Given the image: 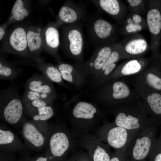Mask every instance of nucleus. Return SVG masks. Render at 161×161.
Returning a JSON list of instances; mask_svg holds the SVG:
<instances>
[{
	"mask_svg": "<svg viewBox=\"0 0 161 161\" xmlns=\"http://www.w3.org/2000/svg\"><path fill=\"white\" fill-rule=\"evenodd\" d=\"M110 161H129L126 153L120 150H115L112 153Z\"/></svg>",
	"mask_w": 161,
	"mask_h": 161,
	"instance_id": "2f4dec72",
	"label": "nucleus"
},
{
	"mask_svg": "<svg viewBox=\"0 0 161 161\" xmlns=\"http://www.w3.org/2000/svg\"><path fill=\"white\" fill-rule=\"evenodd\" d=\"M30 102V104L33 107L36 109L48 106V103L47 101L41 99L35 100Z\"/></svg>",
	"mask_w": 161,
	"mask_h": 161,
	"instance_id": "c9c22d12",
	"label": "nucleus"
},
{
	"mask_svg": "<svg viewBox=\"0 0 161 161\" xmlns=\"http://www.w3.org/2000/svg\"><path fill=\"white\" fill-rule=\"evenodd\" d=\"M152 61L151 56L127 60L117 65L104 81L114 78L131 76L138 74L147 67Z\"/></svg>",
	"mask_w": 161,
	"mask_h": 161,
	"instance_id": "a211bd4d",
	"label": "nucleus"
},
{
	"mask_svg": "<svg viewBox=\"0 0 161 161\" xmlns=\"http://www.w3.org/2000/svg\"><path fill=\"white\" fill-rule=\"evenodd\" d=\"M125 77L132 88L161 92V63L159 62L152 60L141 72Z\"/></svg>",
	"mask_w": 161,
	"mask_h": 161,
	"instance_id": "9d476101",
	"label": "nucleus"
},
{
	"mask_svg": "<svg viewBox=\"0 0 161 161\" xmlns=\"http://www.w3.org/2000/svg\"><path fill=\"white\" fill-rule=\"evenodd\" d=\"M5 46L9 51L16 54H28L27 30L21 27L15 28L10 33Z\"/></svg>",
	"mask_w": 161,
	"mask_h": 161,
	"instance_id": "412c9836",
	"label": "nucleus"
},
{
	"mask_svg": "<svg viewBox=\"0 0 161 161\" xmlns=\"http://www.w3.org/2000/svg\"><path fill=\"white\" fill-rule=\"evenodd\" d=\"M89 1L97 8V11L103 13L121 26L128 13L126 4L121 0H91Z\"/></svg>",
	"mask_w": 161,
	"mask_h": 161,
	"instance_id": "f3484780",
	"label": "nucleus"
},
{
	"mask_svg": "<svg viewBox=\"0 0 161 161\" xmlns=\"http://www.w3.org/2000/svg\"><path fill=\"white\" fill-rule=\"evenodd\" d=\"M78 97H73L67 105L68 128L75 138L95 132L107 120L105 111L97 104L78 100Z\"/></svg>",
	"mask_w": 161,
	"mask_h": 161,
	"instance_id": "f257e3e1",
	"label": "nucleus"
},
{
	"mask_svg": "<svg viewBox=\"0 0 161 161\" xmlns=\"http://www.w3.org/2000/svg\"><path fill=\"white\" fill-rule=\"evenodd\" d=\"M112 114L117 125L137 134L153 121L154 118L145 112L139 97L114 105L104 109Z\"/></svg>",
	"mask_w": 161,
	"mask_h": 161,
	"instance_id": "7ed1b4c3",
	"label": "nucleus"
},
{
	"mask_svg": "<svg viewBox=\"0 0 161 161\" xmlns=\"http://www.w3.org/2000/svg\"><path fill=\"white\" fill-rule=\"evenodd\" d=\"M18 138L12 131L1 127L0 129V145L2 151L7 153L10 148L9 153H11V148L15 146L18 143Z\"/></svg>",
	"mask_w": 161,
	"mask_h": 161,
	"instance_id": "393cba45",
	"label": "nucleus"
},
{
	"mask_svg": "<svg viewBox=\"0 0 161 161\" xmlns=\"http://www.w3.org/2000/svg\"><path fill=\"white\" fill-rule=\"evenodd\" d=\"M36 109L37 114L32 117L34 121H45L52 117L54 114V109L49 105Z\"/></svg>",
	"mask_w": 161,
	"mask_h": 161,
	"instance_id": "c85d7f7f",
	"label": "nucleus"
},
{
	"mask_svg": "<svg viewBox=\"0 0 161 161\" xmlns=\"http://www.w3.org/2000/svg\"><path fill=\"white\" fill-rule=\"evenodd\" d=\"M83 20L61 26V40L60 44L62 50L68 58L80 66L85 62L83 56Z\"/></svg>",
	"mask_w": 161,
	"mask_h": 161,
	"instance_id": "423d86ee",
	"label": "nucleus"
},
{
	"mask_svg": "<svg viewBox=\"0 0 161 161\" xmlns=\"http://www.w3.org/2000/svg\"><path fill=\"white\" fill-rule=\"evenodd\" d=\"M88 14L84 2L80 1L76 3L72 0H67L59 10L56 23L59 27L76 23L83 20Z\"/></svg>",
	"mask_w": 161,
	"mask_h": 161,
	"instance_id": "2eb2a0df",
	"label": "nucleus"
},
{
	"mask_svg": "<svg viewBox=\"0 0 161 161\" xmlns=\"http://www.w3.org/2000/svg\"><path fill=\"white\" fill-rule=\"evenodd\" d=\"M78 145L84 149L92 161H110L112 157L110 147L96 136L88 133L76 138Z\"/></svg>",
	"mask_w": 161,
	"mask_h": 161,
	"instance_id": "f8f14e48",
	"label": "nucleus"
},
{
	"mask_svg": "<svg viewBox=\"0 0 161 161\" xmlns=\"http://www.w3.org/2000/svg\"><path fill=\"white\" fill-rule=\"evenodd\" d=\"M150 34V48L153 61L161 62L159 48L161 38V1L148 0L145 16Z\"/></svg>",
	"mask_w": 161,
	"mask_h": 161,
	"instance_id": "1a4fd4ad",
	"label": "nucleus"
},
{
	"mask_svg": "<svg viewBox=\"0 0 161 161\" xmlns=\"http://www.w3.org/2000/svg\"><path fill=\"white\" fill-rule=\"evenodd\" d=\"M23 110L21 101L17 98L13 99L4 107L2 112L4 119L9 124H16L21 120L23 115Z\"/></svg>",
	"mask_w": 161,
	"mask_h": 161,
	"instance_id": "b1692460",
	"label": "nucleus"
},
{
	"mask_svg": "<svg viewBox=\"0 0 161 161\" xmlns=\"http://www.w3.org/2000/svg\"><path fill=\"white\" fill-rule=\"evenodd\" d=\"M128 13L146 16L148 10V0H126Z\"/></svg>",
	"mask_w": 161,
	"mask_h": 161,
	"instance_id": "a878e982",
	"label": "nucleus"
},
{
	"mask_svg": "<svg viewBox=\"0 0 161 161\" xmlns=\"http://www.w3.org/2000/svg\"><path fill=\"white\" fill-rule=\"evenodd\" d=\"M40 122L25 121L21 127V133L26 144L36 151L46 145L49 130V128H44Z\"/></svg>",
	"mask_w": 161,
	"mask_h": 161,
	"instance_id": "ddd939ff",
	"label": "nucleus"
},
{
	"mask_svg": "<svg viewBox=\"0 0 161 161\" xmlns=\"http://www.w3.org/2000/svg\"><path fill=\"white\" fill-rule=\"evenodd\" d=\"M63 80L68 82L77 89L87 85V82L82 75L79 65L66 63L59 61L56 65Z\"/></svg>",
	"mask_w": 161,
	"mask_h": 161,
	"instance_id": "aec40b11",
	"label": "nucleus"
},
{
	"mask_svg": "<svg viewBox=\"0 0 161 161\" xmlns=\"http://www.w3.org/2000/svg\"><path fill=\"white\" fill-rule=\"evenodd\" d=\"M47 143L44 155L48 161H65L67 156L75 151L78 145L75 138L64 123H58L49 129Z\"/></svg>",
	"mask_w": 161,
	"mask_h": 161,
	"instance_id": "20e7f679",
	"label": "nucleus"
},
{
	"mask_svg": "<svg viewBox=\"0 0 161 161\" xmlns=\"http://www.w3.org/2000/svg\"><path fill=\"white\" fill-rule=\"evenodd\" d=\"M44 83L39 80H34L30 81L28 84L30 90L41 93L42 87Z\"/></svg>",
	"mask_w": 161,
	"mask_h": 161,
	"instance_id": "7c9ffc66",
	"label": "nucleus"
},
{
	"mask_svg": "<svg viewBox=\"0 0 161 161\" xmlns=\"http://www.w3.org/2000/svg\"><path fill=\"white\" fill-rule=\"evenodd\" d=\"M159 133L157 137L158 145L161 150V125L160 126Z\"/></svg>",
	"mask_w": 161,
	"mask_h": 161,
	"instance_id": "58836bf2",
	"label": "nucleus"
},
{
	"mask_svg": "<svg viewBox=\"0 0 161 161\" xmlns=\"http://www.w3.org/2000/svg\"><path fill=\"white\" fill-rule=\"evenodd\" d=\"M138 134L118 126L107 120L94 132V134L110 147L126 153Z\"/></svg>",
	"mask_w": 161,
	"mask_h": 161,
	"instance_id": "6e6552de",
	"label": "nucleus"
},
{
	"mask_svg": "<svg viewBox=\"0 0 161 161\" xmlns=\"http://www.w3.org/2000/svg\"><path fill=\"white\" fill-rule=\"evenodd\" d=\"M12 73L11 68L8 66L3 64L0 62V75L2 76L8 77L10 76Z\"/></svg>",
	"mask_w": 161,
	"mask_h": 161,
	"instance_id": "f704fd0d",
	"label": "nucleus"
},
{
	"mask_svg": "<svg viewBox=\"0 0 161 161\" xmlns=\"http://www.w3.org/2000/svg\"><path fill=\"white\" fill-rule=\"evenodd\" d=\"M0 161H16L13 155L3 151L0 153Z\"/></svg>",
	"mask_w": 161,
	"mask_h": 161,
	"instance_id": "e433bc0d",
	"label": "nucleus"
},
{
	"mask_svg": "<svg viewBox=\"0 0 161 161\" xmlns=\"http://www.w3.org/2000/svg\"><path fill=\"white\" fill-rule=\"evenodd\" d=\"M45 73L47 77L52 82L60 85L64 84L63 79L57 65L48 64L45 67Z\"/></svg>",
	"mask_w": 161,
	"mask_h": 161,
	"instance_id": "cd10ccee",
	"label": "nucleus"
},
{
	"mask_svg": "<svg viewBox=\"0 0 161 161\" xmlns=\"http://www.w3.org/2000/svg\"><path fill=\"white\" fill-rule=\"evenodd\" d=\"M89 91L87 97L104 110L139 97L125 77L106 80Z\"/></svg>",
	"mask_w": 161,
	"mask_h": 161,
	"instance_id": "f03ea898",
	"label": "nucleus"
},
{
	"mask_svg": "<svg viewBox=\"0 0 161 161\" xmlns=\"http://www.w3.org/2000/svg\"><path fill=\"white\" fill-rule=\"evenodd\" d=\"M118 44L115 41L96 47L90 58L80 66L87 85L100 70Z\"/></svg>",
	"mask_w": 161,
	"mask_h": 161,
	"instance_id": "9b49d317",
	"label": "nucleus"
},
{
	"mask_svg": "<svg viewBox=\"0 0 161 161\" xmlns=\"http://www.w3.org/2000/svg\"><path fill=\"white\" fill-rule=\"evenodd\" d=\"M121 35L127 36L148 29L145 18L138 14L128 13L120 26Z\"/></svg>",
	"mask_w": 161,
	"mask_h": 161,
	"instance_id": "4be33fe9",
	"label": "nucleus"
},
{
	"mask_svg": "<svg viewBox=\"0 0 161 161\" xmlns=\"http://www.w3.org/2000/svg\"><path fill=\"white\" fill-rule=\"evenodd\" d=\"M59 27L56 22L49 23L43 28L42 34L43 49L58 61H60L58 55L60 44Z\"/></svg>",
	"mask_w": 161,
	"mask_h": 161,
	"instance_id": "6ab92c4d",
	"label": "nucleus"
},
{
	"mask_svg": "<svg viewBox=\"0 0 161 161\" xmlns=\"http://www.w3.org/2000/svg\"><path fill=\"white\" fill-rule=\"evenodd\" d=\"M65 161H92L88 154L83 150L73 152L72 154Z\"/></svg>",
	"mask_w": 161,
	"mask_h": 161,
	"instance_id": "c756f323",
	"label": "nucleus"
},
{
	"mask_svg": "<svg viewBox=\"0 0 161 161\" xmlns=\"http://www.w3.org/2000/svg\"><path fill=\"white\" fill-rule=\"evenodd\" d=\"M11 13L12 18L16 21L23 20L28 15L29 13L24 1L21 0H17L15 1Z\"/></svg>",
	"mask_w": 161,
	"mask_h": 161,
	"instance_id": "bb28decb",
	"label": "nucleus"
},
{
	"mask_svg": "<svg viewBox=\"0 0 161 161\" xmlns=\"http://www.w3.org/2000/svg\"><path fill=\"white\" fill-rule=\"evenodd\" d=\"M5 34V31L3 26H1L0 27V40L2 39Z\"/></svg>",
	"mask_w": 161,
	"mask_h": 161,
	"instance_id": "ea45409f",
	"label": "nucleus"
},
{
	"mask_svg": "<svg viewBox=\"0 0 161 161\" xmlns=\"http://www.w3.org/2000/svg\"><path fill=\"white\" fill-rule=\"evenodd\" d=\"M120 43L122 59L144 58L151 50L145 37L139 33L125 36Z\"/></svg>",
	"mask_w": 161,
	"mask_h": 161,
	"instance_id": "4468645a",
	"label": "nucleus"
},
{
	"mask_svg": "<svg viewBox=\"0 0 161 161\" xmlns=\"http://www.w3.org/2000/svg\"><path fill=\"white\" fill-rule=\"evenodd\" d=\"M83 22L89 41L96 47L115 42L121 35L120 26L103 18L98 11L88 14Z\"/></svg>",
	"mask_w": 161,
	"mask_h": 161,
	"instance_id": "39448f33",
	"label": "nucleus"
},
{
	"mask_svg": "<svg viewBox=\"0 0 161 161\" xmlns=\"http://www.w3.org/2000/svg\"><path fill=\"white\" fill-rule=\"evenodd\" d=\"M18 161H48V160L47 158L44 154L34 157L24 156L22 157Z\"/></svg>",
	"mask_w": 161,
	"mask_h": 161,
	"instance_id": "72a5a7b5",
	"label": "nucleus"
},
{
	"mask_svg": "<svg viewBox=\"0 0 161 161\" xmlns=\"http://www.w3.org/2000/svg\"><path fill=\"white\" fill-rule=\"evenodd\" d=\"M139 97L147 115L156 119L161 125V92L133 88Z\"/></svg>",
	"mask_w": 161,
	"mask_h": 161,
	"instance_id": "dca6fc26",
	"label": "nucleus"
},
{
	"mask_svg": "<svg viewBox=\"0 0 161 161\" xmlns=\"http://www.w3.org/2000/svg\"><path fill=\"white\" fill-rule=\"evenodd\" d=\"M147 161H161V150L158 144L149 155Z\"/></svg>",
	"mask_w": 161,
	"mask_h": 161,
	"instance_id": "473e14b6",
	"label": "nucleus"
},
{
	"mask_svg": "<svg viewBox=\"0 0 161 161\" xmlns=\"http://www.w3.org/2000/svg\"><path fill=\"white\" fill-rule=\"evenodd\" d=\"M27 99L30 101L38 99H41L40 93L38 92L29 90L27 94Z\"/></svg>",
	"mask_w": 161,
	"mask_h": 161,
	"instance_id": "4c0bfd02",
	"label": "nucleus"
},
{
	"mask_svg": "<svg viewBox=\"0 0 161 161\" xmlns=\"http://www.w3.org/2000/svg\"><path fill=\"white\" fill-rule=\"evenodd\" d=\"M43 28L39 26H31L27 30L28 53L33 56L35 59H38L43 49Z\"/></svg>",
	"mask_w": 161,
	"mask_h": 161,
	"instance_id": "5701e85b",
	"label": "nucleus"
},
{
	"mask_svg": "<svg viewBox=\"0 0 161 161\" xmlns=\"http://www.w3.org/2000/svg\"><path fill=\"white\" fill-rule=\"evenodd\" d=\"M160 125L154 118L151 123L139 133L126 153L129 161H147L157 145L158 127Z\"/></svg>",
	"mask_w": 161,
	"mask_h": 161,
	"instance_id": "0eeeda50",
	"label": "nucleus"
}]
</instances>
